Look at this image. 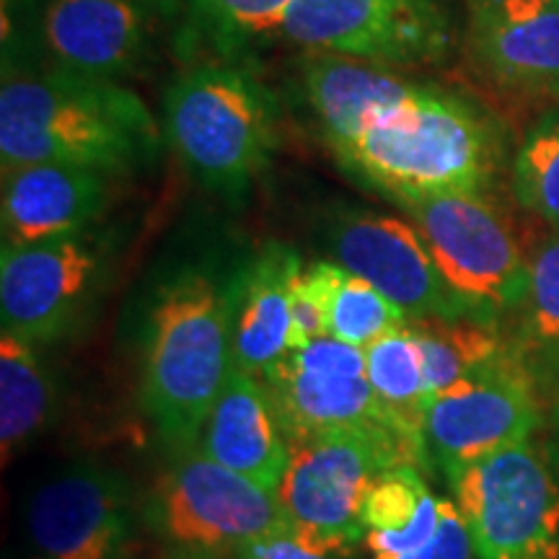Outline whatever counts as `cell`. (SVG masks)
I'll return each mask as SVG.
<instances>
[{"label":"cell","instance_id":"obj_14","mask_svg":"<svg viewBox=\"0 0 559 559\" xmlns=\"http://www.w3.org/2000/svg\"><path fill=\"white\" fill-rule=\"evenodd\" d=\"M337 264L366 280L407 319L472 317L453 296L415 226L391 215L345 213L332 223Z\"/></svg>","mask_w":559,"mask_h":559},{"label":"cell","instance_id":"obj_15","mask_svg":"<svg viewBox=\"0 0 559 559\" xmlns=\"http://www.w3.org/2000/svg\"><path fill=\"white\" fill-rule=\"evenodd\" d=\"M160 0H50L45 39L60 68L115 81L148 55L160 21Z\"/></svg>","mask_w":559,"mask_h":559},{"label":"cell","instance_id":"obj_22","mask_svg":"<svg viewBox=\"0 0 559 559\" xmlns=\"http://www.w3.org/2000/svg\"><path fill=\"white\" fill-rule=\"evenodd\" d=\"M58 389L34 342L3 332L0 337V443L3 461L24 451L52 423Z\"/></svg>","mask_w":559,"mask_h":559},{"label":"cell","instance_id":"obj_20","mask_svg":"<svg viewBox=\"0 0 559 559\" xmlns=\"http://www.w3.org/2000/svg\"><path fill=\"white\" fill-rule=\"evenodd\" d=\"M306 91L324 135L340 158L360 138L373 111L402 102L415 86L373 62L326 52L311 58L306 66Z\"/></svg>","mask_w":559,"mask_h":559},{"label":"cell","instance_id":"obj_19","mask_svg":"<svg viewBox=\"0 0 559 559\" xmlns=\"http://www.w3.org/2000/svg\"><path fill=\"white\" fill-rule=\"evenodd\" d=\"M300 267L296 251L272 241L230 283L234 366L260 381L290 349V288Z\"/></svg>","mask_w":559,"mask_h":559},{"label":"cell","instance_id":"obj_11","mask_svg":"<svg viewBox=\"0 0 559 559\" xmlns=\"http://www.w3.org/2000/svg\"><path fill=\"white\" fill-rule=\"evenodd\" d=\"M288 440L324 432H366L402 440L425 461L419 445L376 400L368 381L366 349L332 334L290 349L262 379ZM428 469V464H425Z\"/></svg>","mask_w":559,"mask_h":559},{"label":"cell","instance_id":"obj_3","mask_svg":"<svg viewBox=\"0 0 559 559\" xmlns=\"http://www.w3.org/2000/svg\"><path fill=\"white\" fill-rule=\"evenodd\" d=\"M498 153L492 128L472 104L415 86L402 102L373 111L340 164L409 205L432 194L485 190Z\"/></svg>","mask_w":559,"mask_h":559},{"label":"cell","instance_id":"obj_12","mask_svg":"<svg viewBox=\"0 0 559 559\" xmlns=\"http://www.w3.org/2000/svg\"><path fill=\"white\" fill-rule=\"evenodd\" d=\"M32 559H132L135 495L124 474L99 461L55 472L26 502Z\"/></svg>","mask_w":559,"mask_h":559},{"label":"cell","instance_id":"obj_30","mask_svg":"<svg viewBox=\"0 0 559 559\" xmlns=\"http://www.w3.org/2000/svg\"><path fill=\"white\" fill-rule=\"evenodd\" d=\"M349 551H337L324 547V544L309 539L293 528L290 523L280 526L267 534L257 536L236 549V559H353Z\"/></svg>","mask_w":559,"mask_h":559},{"label":"cell","instance_id":"obj_13","mask_svg":"<svg viewBox=\"0 0 559 559\" xmlns=\"http://www.w3.org/2000/svg\"><path fill=\"white\" fill-rule=\"evenodd\" d=\"M280 32L300 47L370 62H428L449 47L430 0H296Z\"/></svg>","mask_w":559,"mask_h":559},{"label":"cell","instance_id":"obj_1","mask_svg":"<svg viewBox=\"0 0 559 559\" xmlns=\"http://www.w3.org/2000/svg\"><path fill=\"white\" fill-rule=\"evenodd\" d=\"M156 153V120L132 91L115 81L88 79L66 68L3 81V171L55 160L115 177L151 164Z\"/></svg>","mask_w":559,"mask_h":559},{"label":"cell","instance_id":"obj_23","mask_svg":"<svg viewBox=\"0 0 559 559\" xmlns=\"http://www.w3.org/2000/svg\"><path fill=\"white\" fill-rule=\"evenodd\" d=\"M407 326L423 355L430 400L510 349V337L500 332L498 321L479 317H425L409 319Z\"/></svg>","mask_w":559,"mask_h":559},{"label":"cell","instance_id":"obj_25","mask_svg":"<svg viewBox=\"0 0 559 559\" xmlns=\"http://www.w3.org/2000/svg\"><path fill=\"white\" fill-rule=\"evenodd\" d=\"M513 192L521 207L559 230V117L536 124L513 164Z\"/></svg>","mask_w":559,"mask_h":559},{"label":"cell","instance_id":"obj_9","mask_svg":"<svg viewBox=\"0 0 559 559\" xmlns=\"http://www.w3.org/2000/svg\"><path fill=\"white\" fill-rule=\"evenodd\" d=\"M544 412L539 389L510 345L500 360L432 396L423 419L425 464L451 485L477 461L534 438Z\"/></svg>","mask_w":559,"mask_h":559},{"label":"cell","instance_id":"obj_5","mask_svg":"<svg viewBox=\"0 0 559 559\" xmlns=\"http://www.w3.org/2000/svg\"><path fill=\"white\" fill-rule=\"evenodd\" d=\"M477 559H559V453L539 438L477 461L451 481Z\"/></svg>","mask_w":559,"mask_h":559},{"label":"cell","instance_id":"obj_27","mask_svg":"<svg viewBox=\"0 0 559 559\" xmlns=\"http://www.w3.org/2000/svg\"><path fill=\"white\" fill-rule=\"evenodd\" d=\"M423 466L402 464L386 469L373 481L362 502V523L368 531H402L428 500L430 487Z\"/></svg>","mask_w":559,"mask_h":559},{"label":"cell","instance_id":"obj_28","mask_svg":"<svg viewBox=\"0 0 559 559\" xmlns=\"http://www.w3.org/2000/svg\"><path fill=\"white\" fill-rule=\"evenodd\" d=\"M342 272L345 267L337 262H313L298 270L290 288V349L330 334V306Z\"/></svg>","mask_w":559,"mask_h":559},{"label":"cell","instance_id":"obj_26","mask_svg":"<svg viewBox=\"0 0 559 559\" xmlns=\"http://www.w3.org/2000/svg\"><path fill=\"white\" fill-rule=\"evenodd\" d=\"M407 317L366 280L342 272L330 306V334L366 349L383 334L407 324Z\"/></svg>","mask_w":559,"mask_h":559},{"label":"cell","instance_id":"obj_31","mask_svg":"<svg viewBox=\"0 0 559 559\" xmlns=\"http://www.w3.org/2000/svg\"><path fill=\"white\" fill-rule=\"evenodd\" d=\"M210 16L247 32L280 29L296 0H200Z\"/></svg>","mask_w":559,"mask_h":559},{"label":"cell","instance_id":"obj_24","mask_svg":"<svg viewBox=\"0 0 559 559\" xmlns=\"http://www.w3.org/2000/svg\"><path fill=\"white\" fill-rule=\"evenodd\" d=\"M368 381L376 400L389 412L407 436L423 449V419L428 409V383H425L423 355L409 326L383 334L366 347ZM425 453V451H423Z\"/></svg>","mask_w":559,"mask_h":559},{"label":"cell","instance_id":"obj_29","mask_svg":"<svg viewBox=\"0 0 559 559\" xmlns=\"http://www.w3.org/2000/svg\"><path fill=\"white\" fill-rule=\"evenodd\" d=\"M440 510H443V498L430 492L407 528L368 531L366 549L370 559H415L423 555L438 534Z\"/></svg>","mask_w":559,"mask_h":559},{"label":"cell","instance_id":"obj_4","mask_svg":"<svg viewBox=\"0 0 559 559\" xmlns=\"http://www.w3.org/2000/svg\"><path fill=\"white\" fill-rule=\"evenodd\" d=\"M166 132L194 179L218 194H239L275 148L267 91L239 68L202 66L166 94Z\"/></svg>","mask_w":559,"mask_h":559},{"label":"cell","instance_id":"obj_16","mask_svg":"<svg viewBox=\"0 0 559 559\" xmlns=\"http://www.w3.org/2000/svg\"><path fill=\"white\" fill-rule=\"evenodd\" d=\"M469 39L502 86L559 94V0H477Z\"/></svg>","mask_w":559,"mask_h":559},{"label":"cell","instance_id":"obj_7","mask_svg":"<svg viewBox=\"0 0 559 559\" xmlns=\"http://www.w3.org/2000/svg\"><path fill=\"white\" fill-rule=\"evenodd\" d=\"M432 262L472 317L498 321L526 293L528 254L498 202L485 190L445 192L409 202Z\"/></svg>","mask_w":559,"mask_h":559},{"label":"cell","instance_id":"obj_18","mask_svg":"<svg viewBox=\"0 0 559 559\" xmlns=\"http://www.w3.org/2000/svg\"><path fill=\"white\" fill-rule=\"evenodd\" d=\"M198 449L270 492H277L290 461V440L267 386L236 366H230Z\"/></svg>","mask_w":559,"mask_h":559},{"label":"cell","instance_id":"obj_32","mask_svg":"<svg viewBox=\"0 0 559 559\" xmlns=\"http://www.w3.org/2000/svg\"><path fill=\"white\" fill-rule=\"evenodd\" d=\"M415 559H477L472 534L469 528H466V521L464 515H461L456 500L443 498L436 539H432L430 547Z\"/></svg>","mask_w":559,"mask_h":559},{"label":"cell","instance_id":"obj_33","mask_svg":"<svg viewBox=\"0 0 559 559\" xmlns=\"http://www.w3.org/2000/svg\"><path fill=\"white\" fill-rule=\"evenodd\" d=\"M544 407H547V412L551 415V425H555V432L559 436V391H555V394L544 400Z\"/></svg>","mask_w":559,"mask_h":559},{"label":"cell","instance_id":"obj_17","mask_svg":"<svg viewBox=\"0 0 559 559\" xmlns=\"http://www.w3.org/2000/svg\"><path fill=\"white\" fill-rule=\"evenodd\" d=\"M111 174L37 160L3 171V243L81 234L109 205Z\"/></svg>","mask_w":559,"mask_h":559},{"label":"cell","instance_id":"obj_21","mask_svg":"<svg viewBox=\"0 0 559 559\" xmlns=\"http://www.w3.org/2000/svg\"><path fill=\"white\" fill-rule=\"evenodd\" d=\"M519 332L510 337L539 389L542 402L559 391V230H551L528 254Z\"/></svg>","mask_w":559,"mask_h":559},{"label":"cell","instance_id":"obj_2","mask_svg":"<svg viewBox=\"0 0 559 559\" xmlns=\"http://www.w3.org/2000/svg\"><path fill=\"white\" fill-rule=\"evenodd\" d=\"M234 288L190 267L160 285L143 337L140 400L171 456L198 449L234 349Z\"/></svg>","mask_w":559,"mask_h":559},{"label":"cell","instance_id":"obj_10","mask_svg":"<svg viewBox=\"0 0 559 559\" xmlns=\"http://www.w3.org/2000/svg\"><path fill=\"white\" fill-rule=\"evenodd\" d=\"M111 247L94 228L34 243H3V332L45 345L70 337L94 309L109 272Z\"/></svg>","mask_w":559,"mask_h":559},{"label":"cell","instance_id":"obj_6","mask_svg":"<svg viewBox=\"0 0 559 559\" xmlns=\"http://www.w3.org/2000/svg\"><path fill=\"white\" fill-rule=\"evenodd\" d=\"M425 461L402 440L366 432H324L290 440V461L275 498L293 528L324 547L355 555L366 544L362 502L386 469ZM428 472V469H425Z\"/></svg>","mask_w":559,"mask_h":559},{"label":"cell","instance_id":"obj_8","mask_svg":"<svg viewBox=\"0 0 559 559\" xmlns=\"http://www.w3.org/2000/svg\"><path fill=\"white\" fill-rule=\"evenodd\" d=\"M158 539L192 555H221L285 526L275 492L205 456L200 449L171 456L145 502Z\"/></svg>","mask_w":559,"mask_h":559}]
</instances>
